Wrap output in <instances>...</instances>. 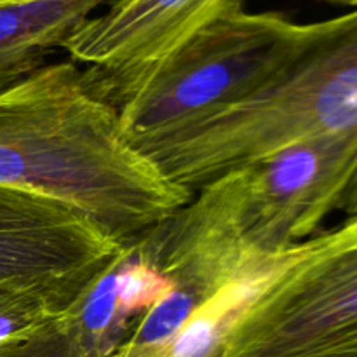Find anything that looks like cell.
<instances>
[{
	"instance_id": "3",
	"label": "cell",
	"mask_w": 357,
	"mask_h": 357,
	"mask_svg": "<svg viewBox=\"0 0 357 357\" xmlns=\"http://www.w3.org/2000/svg\"><path fill=\"white\" fill-rule=\"evenodd\" d=\"M192 201L246 250L282 255L335 213H357V152L342 138L302 139L216 178Z\"/></svg>"
},
{
	"instance_id": "1",
	"label": "cell",
	"mask_w": 357,
	"mask_h": 357,
	"mask_svg": "<svg viewBox=\"0 0 357 357\" xmlns=\"http://www.w3.org/2000/svg\"><path fill=\"white\" fill-rule=\"evenodd\" d=\"M0 187L56 202L121 244L194 195L135 146L117 108L72 59L45 63L0 93Z\"/></svg>"
},
{
	"instance_id": "11",
	"label": "cell",
	"mask_w": 357,
	"mask_h": 357,
	"mask_svg": "<svg viewBox=\"0 0 357 357\" xmlns=\"http://www.w3.org/2000/svg\"><path fill=\"white\" fill-rule=\"evenodd\" d=\"M0 357H84L65 312L30 337L0 349Z\"/></svg>"
},
{
	"instance_id": "5",
	"label": "cell",
	"mask_w": 357,
	"mask_h": 357,
	"mask_svg": "<svg viewBox=\"0 0 357 357\" xmlns=\"http://www.w3.org/2000/svg\"><path fill=\"white\" fill-rule=\"evenodd\" d=\"M298 31L300 23L272 10L213 24L121 105L126 135L136 142L174 131L250 96L284 65Z\"/></svg>"
},
{
	"instance_id": "8",
	"label": "cell",
	"mask_w": 357,
	"mask_h": 357,
	"mask_svg": "<svg viewBox=\"0 0 357 357\" xmlns=\"http://www.w3.org/2000/svg\"><path fill=\"white\" fill-rule=\"evenodd\" d=\"M108 0H26L0 7V93L47 63Z\"/></svg>"
},
{
	"instance_id": "12",
	"label": "cell",
	"mask_w": 357,
	"mask_h": 357,
	"mask_svg": "<svg viewBox=\"0 0 357 357\" xmlns=\"http://www.w3.org/2000/svg\"><path fill=\"white\" fill-rule=\"evenodd\" d=\"M326 2L340 3V6H351V7H357V0H326Z\"/></svg>"
},
{
	"instance_id": "4",
	"label": "cell",
	"mask_w": 357,
	"mask_h": 357,
	"mask_svg": "<svg viewBox=\"0 0 357 357\" xmlns=\"http://www.w3.org/2000/svg\"><path fill=\"white\" fill-rule=\"evenodd\" d=\"M220 357H357V213L296 244L241 310Z\"/></svg>"
},
{
	"instance_id": "7",
	"label": "cell",
	"mask_w": 357,
	"mask_h": 357,
	"mask_svg": "<svg viewBox=\"0 0 357 357\" xmlns=\"http://www.w3.org/2000/svg\"><path fill=\"white\" fill-rule=\"evenodd\" d=\"M122 248L56 202L0 187V286L33 289L70 307Z\"/></svg>"
},
{
	"instance_id": "13",
	"label": "cell",
	"mask_w": 357,
	"mask_h": 357,
	"mask_svg": "<svg viewBox=\"0 0 357 357\" xmlns=\"http://www.w3.org/2000/svg\"><path fill=\"white\" fill-rule=\"evenodd\" d=\"M20 2H26V0H0V7L13 6V3H20Z\"/></svg>"
},
{
	"instance_id": "9",
	"label": "cell",
	"mask_w": 357,
	"mask_h": 357,
	"mask_svg": "<svg viewBox=\"0 0 357 357\" xmlns=\"http://www.w3.org/2000/svg\"><path fill=\"white\" fill-rule=\"evenodd\" d=\"M122 250L65 310L84 357H114L135 330L121 296Z\"/></svg>"
},
{
	"instance_id": "6",
	"label": "cell",
	"mask_w": 357,
	"mask_h": 357,
	"mask_svg": "<svg viewBox=\"0 0 357 357\" xmlns=\"http://www.w3.org/2000/svg\"><path fill=\"white\" fill-rule=\"evenodd\" d=\"M246 0H114L63 44L96 96L119 110L174 52Z\"/></svg>"
},
{
	"instance_id": "10",
	"label": "cell",
	"mask_w": 357,
	"mask_h": 357,
	"mask_svg": "<svg viewBox=\"0 0 357 357\" xmlns=\"http://www.w3.org/2000/svg\"><path fill=\"white\" fill-rule=\"evenodd\" d=\"M66 309L40 291L0 286V349L30 337Z\"/></svg>"
},
{
	"instance_id": "2",
	"label": "cell",
	"mask_w": 357,
	"mask_h": 357,
	"mask_svg": "<svg viewBox=\"0 0 357 357\" xmlns=\"http://www.w3.org/2000/svg\"><path fill=\"white\" fill-rule=\"evenodd\" d=\"M342 138L357 152V7L300 23L284 65L250 96L152 136L143 150L188 192L291 143Z\"/></svg>"
}]
</instances>
